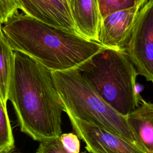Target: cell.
<instances>
[{"label":"cell","instance_id":"6da1fadb","mask_svg":"<svg viewBox=\"0 0 153 153\" xmlns=\"http://www.w3.org/2000/svg\"><path fill=\"white\" fill-rule=\"evenodd\" d=\"M14 53L8 100L13 105L20 130L39 142L59 137L63 109L52 71L24 54Z\"/></svg>","mask_w":153,"mask_h":153},{"label":"cell","instance_id":"7a4b0ae2","mask_svg":"<svg viewBox=\"0 0 153 153\" xmlns=\"http://www.w3.org/2000/svg\"><path fill=\"white\" fill-rule=\"evenodd\" d=\"M1 29L14 51L29 56L51 71L77 69L105 48L23 13H16Z\"/></svg>","mask_w":153,"mask_h":153},{"label":"cell","instance_id":"3957f363","mask_svg":"<svg viewBox=\"0 0 153 153\" xmlns=\"http://www.w3.org/2000/svg\"><path fill=\"white\" fill-rule=\"evenodd\" d=\"M77 69L93 90L112 108L126 117L142 98L136 86L138 75L124 50L105 48Z\"/></svg>","mask_w":153,"mask_h":153},{"label":"cell","instance_id":"277c9868","mask_svg":"<svg viewBox=\"0 0 153 153\" xmlns=\"http://www.w3.org/2000/svg\"><path fill=\"white\" fill-rule=\"evenodd\" d=\"M52 75L63 112L67 115L104 127L139 147L126 117L106 103L77 69L52 71Z\"/></svg>","mask_w":153,"mask_h":153},{"label":"cell","instance_id":"5b68a950","mask_svg":"<svg viewBox=\"0 0 153 153\" xmlns=\"http://www.w3.org/2000/svg\"><path fill=\"white\" fill-rule=\"evenodd\" d=\"M124 50L137 74L153 82V0L140 10Z\"/></svg>","mask_w":153,"mask_h":153},{"label":"cell","instance_id":"8992f818","mask_svg":"<svg viewBox=\"0 0 153 153\" xmlns=\"http://www.w3.org/2000/svg\"><path fill=\"white\" fill-rule=\"evenodd\" d=\"M67 115L74 131L90 153H145L136 145L104 127Z\"/></svg>","mask_w":153,"mask_h":153},{"label":"cell","instance_id":"52a82bcc","mask_svg":"<svg viewBox=\"0 0 153 153\" xmlns=\"http://www.w3.org/2000/svg\"><path fill=\"white\" fill-rule=\"evenodd\" d=\"M141 7L113 12L100 20L98 42L105 48L124 50Z\"/></svg>","mask_w":153,"mask_h":153},{"label":"cell","instance_id":"ba28073f","mask_svg":"<svg viewBox=\"0 0 153 153\" xmlns=\"http://www.w3.org/2000/svg\"><path fill=\"white\" fill-rule=\"evenodd\" d=\"M19 9L39 22L79 35L67 0H17ZM80 36V35H79Z\"/></svg>","mask_w":153,"mask_h":153},{"label":"cell","instance_id":"9c48e42d","mask_svg":"<svg viewBox=\"0 0 153 153\" xmlns=\"http://www.w3.org/2000/svg\"><path fill=\"white\" fill-rule=\"evenodd\" d=\"M78 34L98 42L101 20L97 0H67Z\"/></svg>","mask_w":153,"mask_h":153},{"label":"cell","instance_id":"30bf717a","mask_svg":"<svg viewBox=\"0 0 153 153\" xmlns=\"http://www.w3.org/2000/svg\"><path fill=\"white\" fill-rule=\"evenodd\" d=\"M126 117L139 147L145 153H153V103L142 99L140 106Z\"/></svg>","mask_w":153,"mask_h":153},{"label":"cell","instance_id":"8fae6325","mask_svg":"<svg viewBox=\"0 0 153 153\" xmlns=\"http://www.w3.org/2000/svg\"><path fill=\"white\" fill-rule=\"evenodd\" d=\"M15 53L2 32L0 26V97L7 105L9 84L13 71Z\"/></svg>","mask_w":153,"mask_h":153},{"label":"cell","instance_id":"7c38bea8","mask_svg":"<svg viewBox=\"0 0 153 153\" xmlns=\"http://www.w3.org/2000/svg\"><path fill=\"white\" fill-rule=\"evenodd\" d=\"M14 148V139L7 105L0 97V152H8Z\"/></svg>","mask_w":153,"mask_h":153},{"label":"cell","instance_id":"4fadbf2b","mask_svg":"<svg viewBox=\"0 0 153 153\" xmlns=\"http://www.w3.org/2000/svg\"><path fill=\"white\" fill-rule=\"evenodd\" d=\"M148 0H97L101 19L118 10L134 7H142Z\"/></svg>","mask_w":153,"mask_h":153},{"label":"cell","instance_id":"5bb4252c","mask_svg":"<svg viewBox=\"0 0 153 153\" xmlns=\"http://www.w3.org/2000/svg\"><path fill=\"white\" fill-rule=\"evenodd\" d=\"M35 153H71L62 146L59 137L50 138L39 142ZM85 153V152H79Z\"/></svg>","mask_w":153,"mask_h":153},{"label":"cell","instance_id":"9a60e30c","mask_svg":"<svg viewBox=\"0 0 153 153\" xmlns=\"http://www.w3.org/2000/svg\"><path fill=\"white\" fill-rule=\"evenodd\" d=\"M17 0H0V26L18 12Z\"/></svg>","mask_w":153,"mask_h":153},{"label":"cell","instance_id":"2e32d148","mask_svg":"<svg viewBox=\"0 0 153 153\" xmlns=\"http://www.w3.org/2000/svg\"><path fill=\"white\" fill-rule=\"evenodd\" d=\"M63 148L71 153H79L80 142L79 137L72 133L62 134L59 136Z\"/></svg>","mask_w":153,"mask_h":153},{"label":"cell","instance_id":"e0dca14e","mask_svg":"<svg viewBox=\"0 0 153 153\" xmlns=\"http://www.w3.org/2000/svg\"><path fill=\"white\" fill-rule=\"evenodd\" d=\"M0 153H22L21 152H19V151H16L15 150V148L10 151H8V152H0Z\"/></svg>","mask_w":153,"mask_h":153}]
</instances>
